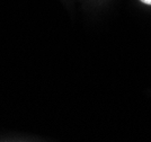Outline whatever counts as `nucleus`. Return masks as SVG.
<instances>
[{"label":"nucleus","instance_id":"obj_1","mask_svg":"<svg viewBox=\"0 0 151 142\" xmlns=\"http://www.w3.org/2000/svg\"><path fill=\"white\" fill-rule=\"evenodd\" d=\"M141 1L147 4V5H151V0H141Z\"/></svg>","mask_w":151,"mask_h":142}]
</instances>
